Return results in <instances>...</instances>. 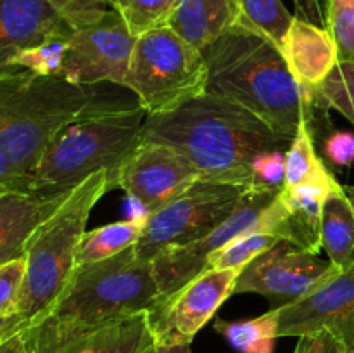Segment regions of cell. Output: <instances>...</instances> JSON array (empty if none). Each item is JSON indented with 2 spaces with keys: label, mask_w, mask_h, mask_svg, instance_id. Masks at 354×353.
<instances>
[{
  "label": "cell",
  "mask_w": 354,
  "mask_h": 353,
  "mask_svg": "<svg viewBox=\"0 0 354 353\" xmlns=\"http://www.w3.org/2000/svg\"><path fill=\"white\" fill-rule=\"evenodd\" d=\"M294 137L280 134L241 104L204 92L176 109L145 118L142 142L182 152L203 179L263 187L259 163L287 152Z\"/></svg>",
  "instance_id": "obj_1"
},
{
  "label": "cell",
  "mask_w": 354,
  "mask_h": 353,
  "mask_svg": "<svg viewBox=\"0 0 354 353\" xmlns=\"http://www.w3.org/2000/svg\"><path fill=\"white\" fill-rule=\"evenodd\" d=\"M206 92L227 97L287 137L308 125L315 142L328 137V107L320 93L297 83L286 57L268 37L237 23L203 51Z\"/></svg>",
  "instance_id": "obj_2"
},
{
  "label": "cell",
  "mask_w": 354,
  "mask_h": 353,
  "mask_svg": "<svg viewBox=\"0 0 354 353\" xmlns=\"http://www.w3.org/2000/svg\"><path fill=\"white\" fill-rule=\"evenodd\" d=\"M118 104L100 85H73L28 69L0 73V154L14 189L30 192L31 173L61 128Z\"/></svg>",
  "instance_id": "obj_3"
},
{
  "label": "cell",
  "mask_w": 354,
  "mask_h": 353,
  "mask_svg": "<svg viewBox=\"0 0 354 353\" xmlns=\"http://www.w3.org/2000/svg\"><path fill=\"white\" fill-rule=\"evenodd\" d=\"M161 298L151 260L135 246L95 263L78 265L48 314L26 329L33 353H45L69 339L130 315L149 311Z\"/></svg>",
  "instance_id": "obj_4"
},
{
  "label": "cell",
  "mask_w": 354,
  "mask_h": 353,
  "mask_svg": "<svg viewBox=\"0 0 354 353\" xmlns=\"http://www.w3.org/2000/svg\"><path fill=\"white\" fill-rule=\"evenodd\" d=\"M145 118L147 113L137 100L71 121L48 142L31 173L28 190L55 196L71 192L100 170L114 175L142 142Z\"/></svg>",
  "instance_id": "obj_5"
},
{
  "label": "cell",
  "mask_w": 354,
  "mask_h": 353,
  "mask_svg": "<svg viewBox=\"0 0 354 353\" xmlns=\"http://www.w3.org/2000/svg\"><path fill=\"white\" fill-rule=\"evenodd\" d=\"M109 190H113L109 170L93 173L35 230L24 253L26 273L16 308L23 329L37 325L64 293L76 269V253L90 213Z\"/></svg>",
  "instance_id": "obj_6"
},
{
  "label": "cell",
  "mask_w": 354,
  "mask_h": 353,
  "mask_svg": "<svg viewBox=\"0 0 354 353\" xmlns=\"http://www.w3.org/2000/svg\"><path fill=\"white\" fill-rule=\"evenodd\" d=\"M206 87L203 51L171 28L165 24L137 37L124 89L135 93L147 116L176 109L206 92Z\"/></svg>",
  "instance_id": "obj_7"
},
{
  "label": "cell",
  "mask_w": 354,
  "mask_h": 353,
  "mask_svg": "<svg viewBox=\"0 0 354 353\" xmlns=\"http://www.w3.org/2000/svg\"><path fill=\"white\" fill-rule=\"evenodd\" d=\"M251 187L199 179L158 210L144 215L145 225L135 251L152 260L159 251L204 237L223 224Z\"/></svg>",
  "instance_id": "obj_8"
},
{
  "label": "cell",
  "mask_w": 354,
  "mask_h": 353,
  "mask_svg": "<svg viewBox=\"0 0 354 353\" xmlns=\"http://www.w3.org/2000/svg\"><path fill=\"white\" fill-rule=\"evenodd\" d=\"M135 40L120 14L111 9L99 23L73 30L55 44L48 76L73 85L124 87Z\"/></svg>",
  "instance_id": "obj_9"
},
{
  "label": "cell",
  "mask_w": 354,
  "mask_h": 353,
  "mask_svg": "<svg viewBox=\"0 0 354 353\" xmlns=\"http://www.w3.org/2000/svg\"><path fill=\"white\" fill-rule=\"evenodd\" d=\"M282 189V187H280ZM277 187H251L239 201L234 213L204 237L183 246H173L159 251L151 260L152 272L159 294L175 293L187 282L207 270L209 258L221 248L244 234L256 230L263 211L275 201L280 192Z\"/></svg>",
  "instance_id": "obj_10"
},
{
  "label": "cell",
  "mask_w": 354,
  "mask_h": 353,
  "mask_svg": "<svg viewBox=\"0 0 354 353\" xmlns=\"http://www.w3.org/2000/svg\"><path fill=\"white\" fill-rule=\"evenodd\" d=\"M339 270L318 253L290 241H279L241 270L234 294H261L270 301V310H275L310 294Z\"/></svg>",
  "instance_id": "obj_11"
},
{
  "label": "cell",
  "mask_w": 354,
  "mask_h": 353,
  "mask_svg": "<svg viewBox=\"0 0 354 353\" xmlns=\"http://www.w3.org/2000/svg\"><path fill=\"white\" fill-rule=\"evenodd\" d=\"M239 273L235 269L204 270L175 293L159 298L147 311L156 346L190 345L234 294Z\"/></svg>",
  "instance_id": "obj_12"
},
{
  "label": "cell",
  "mask_w": 354,
  "mask_h": 353,
  "mask_svg": "<svg viewBox=\"0 0 354 353\" xmlns=\"http://www.w3.org/2000/svg\"><path fill=\"white\" fill-rule=\"evenodd\" d=\"M199 179V170L175 147L140 142L114 172L113 189H123L147 215Z\"/></svg>",
  "instance_id": "obj_13"
},
{
  "label": "cell",
  "mask_w": 354,
  "mask_h": 353,
  "mask_svg": "<svg viewBox=\"0 0 354 353\" xmlns=\"http://www.w3.org/2000/svg\"><path fill=\"white\" fill-rule=\"evenodd\" d=\"M275 311L279 338L327 329L354 352V260L310 294Z\"/></svg>",
  "instance_id": "obj_14"
},
{
  "label": "cell",
  "mask_w": 354,
  "mask_h": 353,
  "mask_svg": "<svg viewBox=\"0 0 354 353\" xmlns=\"http://www.w3.org/2000/svg\"><path fill=\"white\" fill-rule=\"evenodd\" d=\"M73 28L48 0H0V73L21 52L69 37Z\"/></svg>",
  "instance_id": "obj_15"
},
{
  "label": "cell",
  "mask_w": 354,
  "mask_h": 353,
  "mask_svg": "<svg viewBox=\"0 0 354 353\" xmlns=\"http://www.w3.org/2000/svg\"><path fill=\"white\" fill-rule=\"evenodd\" d=\"M68 194L44 196L0 187V265L23 258L35 230L61 206Z\"/></svg>",
  "instance_id": "obj_16"
},
{
  "label": "cell",
  "mask_w": 354,
  "mask_h": 353,
  "mask_svg": "<svg viewBox=\"0 0 354 353\" xmlns=\"http://www.w3.org/2000/svg\"><path fill=\"white\" fill-rule=\"evenodd\" d=\"M280 51L297 83L313 92H317L339 61L337 45L330 31L296 16Z\"/></svg>",
  "instance_id": "obj_17"
},
{
  "label": "cell",
  "mask_w": 354,
  "mask_h": 353,
  "mask_svg": "<svg viewBox=\"0 0 354 353\" xmlns=\"http://www.w3.org/2000/svg\"><path fill=\"white\" fill-rule=\"evenodd\" d=\"M237 21L239 0H176L166 26L204 51Z\"/></svg>",
  "instance_id": "obj_18"
},
{
  "label": "cell",
  "mask_w": 354,
  "mask_h": 353,
  "mask_svg": "<svg viewBox=\"0 0 354 353\" xmlns=\"http://www.w3.org/2000/svg\"><path fill=\"white\" fill-rule=\"evenodd\" d=\"M154 346L147 311H140L76 336L45 353H151Z\"/></svg>",
  "instance_id": "obj_19"
},
{
  "label": "cell",
  "mask_w": 354,
  "mask_h": 353,
  "mask_svg": "<svg viewBox=\"0 0 354 353\" xmlns=\"http://www.w3.org/2000/svg\"><path fill=\"white\" fill-rule=\"evenodd\" d=\"M334 173L317 152V142L308 125H301L283 159V189L337 187Z\"/></svg>",
  "instance_id": "obj_20"
},
{
  "label": "cell",
  "mask_w": 354,
  "mask_h": 353,
  "mask_svg": "<svg viewBox=\"0 0 354 353\" xmlns=\"http://www.w3.org/2000/svg\"><path fill=\"white\" fill-rule=\"evenodd\" d=\"M320 241L328 260L339 269L354 260V211L342 187L328 194L322 208Z\"/></svg>",
  "instance_id": "obj_21"
},
{
  "label": "cell",
  "mask_w": 354,
  "mask_h": 353,
  "mask_svg": "<svg viewBox=\"0 0 354 353\" xmlns=\"http://www.w3.org/2000/svg\"><path fill=\"white\" fill-rule=\"evenodd\" d=\"M144 225L145 217H138L86 230L76 253V266L102 262L135 246L140 239Z\"/></svg>",
  "instance_id": "obj_22"
},
{
  "label": "cell",
  "mask_w": 354,
  "mask_h": 353,
  "mask_svg": "<svg viewBox=\"0 0 354 353\" xmlns=\"http://www.w3.org/2000/svg\"><path fill=\"white\" fill-rule=\"evenodd\" d=\"M214 329L239 353H273L279 339V315L268 310L249 320H218Z\"/></svg>",
  "instance_id": "obj_23"
},
{
  "label": "cell",
  "mask_w": 354,
  "mask_h": 353,
  "mask_svg": "<svg viewBox=\"0 0 354 353\" xmlns=\"http://www.w3.org/2000/svg\"><path fill=\"white\" fill-rule=\"evenodd\" d=\"M294 14L286 9L282 0H239L237 23L268 37L282 47Z\"/></svg>",
  "instance_id": "obj_24"
},
{
  "label": "cell",
  "mask_w": 354,
  "mask_h": 353,
  "mask_svg": "<svg viewBox=\"0 0 354 353\" xmlns=\"http://www.w3.org/2000/svg\"><path fill=\"white\" fill-rule=\"evenodd\" d=\"M106 3L120 14L133 37H140L152 28L165 26L176 0H106Z\"/></svg>",
  "instance_id": "obj_25"
},
{
  "label": "cell",
  "mask_w": 354,
  "mask_h": 353,
  "mask_svg": "<svg viewBox=\"0 0 354 353\" xmlns=\"http://www.w3.org/2000/svg\"><path fill=\"white\" fill-rule=\"evenodd\" d=\"M280 239L265 232H251L244 234L214 253L207 263L209 269H235L242 270L251 260L261 255L266 249L273 248Z\"/></svg>",
  "instance_id": "obj_26"
},
{
  "label": "cell",
  "mask_w": 354,
  "mask_h": 353,
  "mask_svg": "<svg viewBox=\"0 0 354 353\" xmlns=\"http://www.w3.org/2000/svg\"><path fill=\"white\" fill-rule=\"evenodd\" d=\"M322 100L354 125V61L339 59L330 75L318 87Z\"/></svg>",
  "instance_id": "obj_27"
},
{
  "label": "cell",
  "mask_w": 354,
  "mask_h": 353,
  "mask_svg": "<svg viewBox=\"0 0 354 353\" xmlns=\"http://www.w3.org/2000/svg\"><path fill=\"white\" fill-rule=\"evenodd\" d=\"M325 24L337 45L339 59L354 61V0H325Z\"/></svg>",
  "instance_id": "obj_28"
},
{
  "label": "cell",
  "mask_w": 354,
  "mask_h": 353,
  "mask_svg": "<svg viewBox=\"0 0 354 353\" xmlns=\"http://www.w3.org/2000/svg\"><path fill=\"white\" fill-rule=\"evenodd\" d=\"M26 260L17 258L0 265V317L16 315L17 301L23 289Z\"/></svg>",
  "instance_id": "obj_29"
},
{
  "label": "cell",
  "mask_w": 354,
  "mask_h": 353,
  "mask_svg": "<svg viewBox=\"0 0 354 353\" xmlns=\"http://www.w3.org/2000/svg\"><path fill=\"white\" fill-rule=\"evenodd\" d=\"M73 30L95 24L111 10L106 0H48Z\"/></svg>",
  "instance_id": "obj_30"
},
{
  "label": "cell",
  "mask_w": 354,
  "mask_h": 353,
  "mask_svg": "<svg viewBox=\"0 0 354 353\" xmlns=\"http://www.w3.org/2000/svg\"><path fill=\"white\" fill-rule=\"evenodd\" d=\"M294 353H354L342 339L327 329L299 336Z\"/></svg>",
  "instance_id": "obj_31"
},
{
  "label": "cell",
  "mask_w": 354,
  "mask_h": 353,
  "mask_svg": "<svg viewBox=\"0 0 354 353\" xmlns=\"http://www.w3.org/2000/svg\"><path fill=\"white\" fill-rule=\"evenodd\" d=\"M324 154L332 165L351 166L354 163V134L351 132H330L325 138Z\"/></svg>",
  "instance_id": "obj_32"
},
{
  "label": "cell",
  "mask_w": 354,
  "mask_h": 353,
  "mask_svg": "<svg viewBox=\"0 0 354 353\" xmlns=\"http://www.w3.org/2000/svg\"><path fill=\"white\" fill-rule=\"evenodd\" d=\"M294 6H296V14L294 16L308 21V23L327 28V24H325V12L322 10L318 0H294Z\"/></svg>",
  "instance_id": "obj_33"
},
{
  "label": "cell",
  "mask_w": 354,
  "mask_h": 353,
  "mask_svg": "<svg viewBox=\"0 0 354 353\" xmlns=\"http://www.w3.org/2000/svg\"><path fill=\"white\" fill-rule=\"evenodd\" d=\"M0 353H33L28 341L26 329L12 332L0 341Z\"/></svg>",
  "instance_id": "obj_34"
},
{
  "label": "cell",
  "mask_w": 354,
  "mask_h": 353,
  "mask_svg": "<svg viewBox=\"0 0 354 353\" xmlns=\"http://www.w3.org/2000/svg\"><path fill=\"white\" fill-rule=\"evenodd\" d=\"M21 329H23V325H21L19 318L16 315H12V317H0V341L9 334H12V332L21 331Z\"/></svg>",
  "instance_id": "obj_35"
},
{
  "label": "cell",
  "mask_w": 354,
  "mask_h": 353,
  "mask_svg": "<svg viewBox=\"0 0 354 353\" xmlns=\"http://www.w3.org/2000/svg\"><path fill=\"white\" fill-rule=\"evenodd\" d=\"M0 187H6V189H14L12 179H10L9 166H7L6 159L2 158V154H0Z\"/></svg>",
  "instance_id": "obj_36"
},
{
  "label": "cell",
  "mask_w": 354,
  "mask_h": 353,
  "mask_svg": "<svg viewBox=\"0 0 354 353\" xmlns=\"http://www.w3.org/2000/svg\"><path fill=\"white\" fill-rule=\"evenodd\" d=\"M151 353H192L190 345H176V346H154Z\"/></svg>",
  "instance_id": "obj_37"
},
{
  "label": "cell",
  "mask_w": 354,
  "mask_h": 353,
  "mask_svg": "<svg viewBox=\"0 0 354 353\" xmlns=\"http://www.w3.org/2000/svg\"><path fill=\"white\" fill-rule=\"evenodd\" d=\"M342 189H344L346 196H348L349 203H351L353 211H354V185H344V187H342Z\"/></svg>",
  "instance_id": "obj_38"
}]
</instances>
